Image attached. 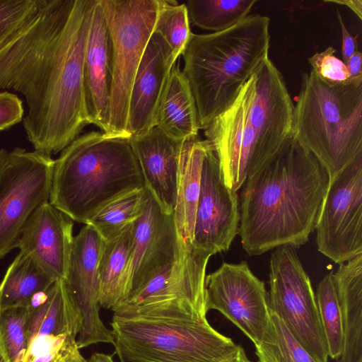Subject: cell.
Instances as JSON below:
<instances>
[{
	"label": "cell",
	"mask_w": 362,
	"mask_h": 362,
	"mask_svg": "<svg viewBox=\"0 0 362 362\" xmlns=\"http://www.w3.org/2000/svg\"><path fill=\"white\" fill-rule=\"evenodd\" d=\"M153 32L163 39L177 58L182 54L193 34L185 4L158 0Z\"/></svg>",
	"instance_id": "32"
},
{
	"label": "cell",
	"mask_w": 362,
	"mask_h": 362,
	"mask_svg": "<svg viewBox=\"0 0 362 362\" xmlns=\"http://www.w3.org/2000/svg\"><path fill=\"white\" fill-rule=\"evenodd\" d=\"M217 362H252L250 361L240 346L238 345L237 348L230 354L219 360Z\"/></svg>",
	"instance_id": "40"
},
{
	"label": "cell",
	"mask_w": 362,
	"mask_h": 362,
	"mask_svg": "<svg viewBox=\"0 0 362 362\" xmlns=\"http://www.w3.org/2000/svg\"><path fill=\"white\" fill-rule=\"evenodd\" d=\"M210 255L192 247L133 292L114 314L145 316L175 305L193 308L206 317V268Z\"/></svg>",
	"instance_id": "12"
},
{
	"label": "cell",
	"mask_w": 362,
	"mask_h": 362,
	"mask_svg": "<svg viewBox=\"0 0 362 362\" xmlns=\"http://www.w3.org/2000/svg\"><path fill=\"white\" fill-rule=\"evenodd\" d=\"M73 238V220L47 201L32 214L16 247L54 279L64 280Z\"/></svg>",
	"instance_id": "18"
},
{
	"label": "cell",
	"mask_w": 362,
	"mask_h": 362,
	"mask_svg": "<svg viewBox=\"0 0 362 362\" xmlns=\"http://www.w3.org/2000/svg\"><path fill=\"white\" fill-rule=\"evenodd\" d=\"M112 45V76L107 134L127 132L132 86L153 32L158 0H99Z\"/></svg>",
	"instance_id": "7"
},
{
	"label": "cell",
	"mask_w": 362,
	"mask_h": 362,
	"mask_svg": "<svg viewBox=\"0 0 362 362\" xmlns=\"http://www.w3.org/2000/svg\"><path fill=\"white\" fill-rule=\"evenodd\" d=\"M23 117L22 100L13 93L0 91V132L21 122Z\"/></svg>",
	"instance_id": "36"
},
{
	"label": "cell",
	"mask_w": 362,
	"mask_h": 362,
	"mask_svg": "<svg viewBox=\"0 0 362 362\" xmlns=\"http://www.w3.org/2000/svg\"><path fill=\"white\" fill-rule=\"evenodd\" d=\"M350 78L353 79L362 78V54L361 52L356 51L345 63Z\"/></svg>",
	"instance_id": "38"
},
{
	"label": "cell",
	"mask_w": 362,
	"mask_h": 362,
	"mask_svg": "<svg viewBox=\"0 0 362 362\" xmlns=\"http://www.w3.org/2000/svg\"><path fill=\"white\" fill-rule=\"evenodd\" d=\"M35 0H0V45L20 25Z\"/></svg>",
	"instance_id": "35"
},
{
	"label": "cell",
	"mask_w": 362,
	"mask_h": 362,
	"mask_svg": "<svg viewBox=\"0 0 362 362\" xmlns=\"http://www.w3.org/2000/svg\"><path fill=\"white\" fill-rule=\"evenodd\" d=\"M239 223L238 192L225 184L215 151L207 141L192 247L211 256L227 251L238 234Z\"/></svg>",
	"instance_id": "14"
},
{
	"label": "cell",
	"mask_w": 362,
	"mask_h": 362,
	"mask_svg": "<svg viewBox=\"0 0 362 362\" xmlns=\"http://www.w3.org/2000/svg\"><path fill=\"white\" fill-rule=\"evenodd\" d=\"M330 182L326 168L292 136L242 186L238 235L251 256L299 247L315 230Z\"/></svg>",
	"instance_id": "2"
},
{
	"label": "cell",
	"mask_w": 362,
	"mask_h": 362,
	"mask_svg": "<svg viewBox=\"0 0 362 362\" xmlns=\"http://www.w3.org/2000/svg\"><path fill=\"white\" fill-rule=\"evenodd\" d=\"M29 348L27 307L0 309V352L7 362H25Z\"/></svg>",
	"instance_id": "33"
},
{
	"label": "cell",
	"mask_w": 362,
	"mask_h": 362,
	"mask_svg": "<svg viewBox=\"0 0 362 362\" xmlns=\"http://www.w3.org/2000/svg\"><path fill=\"white\" fill-rule=\"evenodd\" d=\"M337 18L340 25L342 35L341 53L343 62L347 60L356 52L355 39L351 35L344 23L342 16L339 11H337Z\"/></svg>",
	"instance_id": "37"
},
{
	"label": "cell",
	"mask_w": 362,
	"mask_h": 362,
	"mask_svg": "<svg viewBox=\"0 0 362 362\" xmlns=\"http://www.w3.org/2000/svg\"><path fill=\"white\" fill-rule=\"evenodd\" d=\"M269 320L255 346L258 362H317L294 338L279 316L269 309Z\"/></svg>",
	"instance_id": "30"
},
{
	"label": "cell",
	"mask_w": 362,
	"mask_h": 362,
	"mask_svg": "<svg viewBox=\"0 0 362 362\" xmlns=\"http://www.w3.org/2000/svg\"><path fill=\"white\" fill-rule=\"evenodd\" d=\"M95 0H35L0 45V90L25 98L23 119L35 150L61 152L88 124L83 59Z\"/></svg>",
	"instance_id": "1"
},
{
	"label": "cell",
	"mask_w": 362,
	"mask_h": 362,
	"mask_svg": "<svg viewBox=\"0 0 362 362\" xmlns=\"http://www.w3.org/2000/svg\"><path fill=\"white\" fill-rule=\"evenodd\" d=\"M336 49L328 47L308 58L314 73L323 81L330 84L344 83L350 80V75L345 63L338 59Z\"/></svg>",
	"instance_id": "34"
},
{
	"label": "cell",
	"mask_w": 362,
	"mask_h": 362,
	"mask_svg": "<svg viewBox=\"0 0 362 362\" xmlns=\"http://www.w3.org/2000/svg\"><path fill=\"white\" fill-rule=\"evenodd\" d=\"M0 362H7L4 356L0 352Z\"/></svg>",
	"instance_id": "43"
},
{
	"label": "cell",
	"mask_w": 362,
	"mask_h": 362,
	"mask_svg": "<svg viewBox=\"0 0 362 362\" xmlns=\"http://www.w3.org/2000/svg\"><path fill=\"white\" fill-rule=\"evenodd\" d=\"M155 127L169 136L184 141L197 138L200 129L192 89L177 62L163 92Z\"/></svg>",
	"instance_id": "25"
},
{
	"label": "cell",
	"mask_w": 362,
	"mask_h": 362,
	"mask_svg": "<svg viewBox=\"0 0 362 362\" xmlns=\"http://www.w3.org/2000/svg\"><path fill=\"white\" fill-rule=\"evenodd\" d=\"M148 195L146 187L124 194L103 207L86 224L92 226L103 241L110 240L141 215Z\"/></svg>",
	"instance_id": "28"
},
{
	"label": "cell",
	"mask_w": 362,
	"mask_h": 362,
	"mask_svg": "<svg viewBox=\"0 0 362 362\" xmlns=\"http://www.w3.org/2000/svg\"><path fill=\"white\" fill-rule=\"evenodd\" d=\"M146 187L167 214H173L182 151L185 141L172 138L157 127L131 136Z\"/></svg>",
	"instance_id": "21"
},
{
	"label": "cell",
	"mask_w": 362,
	"mask_h": 362,
	"mask_svg": "<svg viewBox=\"0 0 362 362\" xmlns=\"http://www.w3.org/2000/svg\"><path fill=\"white\" fill-rule=\"evenodd\" d=\"M134 222L115 238L103 241L98 264L100 306L116 310L125 300L124 282L134 242Z\"/></svg>",
	"instance_id": "26"
},
{
	"label": "cell",
	"mask_w": 362,
	"mask_h": 362,
	"mask_svg": "<svg viewBox=\"0 0 362 362\" xmlns=\"http://www.w3.org/2000/svg\"><path fill=\"white\" fill-rule=\"evenodd\" d=\"M269 284V309L317 362H328L316 298L294 247L281 246L272 254Z\"/></svg>",
	"instance_id": "9"
},
{
	"label": "cell",
	"mask_w": 362,
	"mask_h": 362,
	"mask_svg": "<svg viewBox=\"0 0 362 362\" xmlns=\"http://www.w3.org/2000/svg\"><path fill=\"white\" fill-rule=\"evenodd\" d=\"M103 243L96 230L85 224L74 236L68 270L63 280L83 318L76 338L79 349L98 343H113L111 331L100 315L98 264Z\"/></svg>",
	"instance_id": "15"
},
{
	"label": "cell",
	"mask_w": 362,
	"mask_h": 362,
	"mask_svg": "<svg viewBox=\"0 0 362 362\" xmlns=\"http://www.w3.org/2000/svg\"><path fill=\"white\" fill-rule=\"evenodd\" d=\"M292 136L333 178L362 156V78L330 84L303 73Z\"/></svg>",
	"instance_id": "5"
},
{
	"label": "cell",
	"mask_w": 362,
	"mask_h": 362,
	"mask_svg": "<svg viewBox=\"0 0 362 362\" xmlns=\"http://www.w3.org/2000/svg\"><path fill=\"white\" fill-rule=\"evenodd\" d=\"M177 59L163 39L153 32L131 88L127 118L130 137L156 126L158 107Z\"/></svg>",
	"instance_id": "19"
},
{
	"label": "cell",
	"mask_w": 362,
	"mask_h": 362,
	"mask_svg": "<svg viewBox=\"0 0 362 362\" xmlns=\"http://www.w3.org/2000/svg\"><path fill=\"white\" fill-rule=\"evenodd\" d=\"M144 187L129 138L89 132L54 160L49 202L71 220L86 224L110 202Z\"/></svg>",
	"instance_id": "3"
},
{
	"label": "cell",
	"mask_w": 362,
	"mask_h": 362,
	"mask_svg": "<svg viewBox=\"0 0 362 362\" xmlns=\"http://www.w3.org/2000/svg\"><path fill=\"white\" fill-rule=\"evenodd\" d=\"M112 76V45L99 0H95L83 59V94L88 124L107 134Z\"/></svg>",
	"instance_id": "20"
},
{
	"label": "cell",
	"mask_w": 362,
	"mask_h": 362,
	"mask_svg": "<svg viewBox=\"0 0 362 362\" xmlns=\"http://www.w3.org/2000/svg\"><path fill=\"white\" fill-rule=\"evenodd\" d=\"M205 308L216 310L257 345L269 320L267 293L247 263L223 262L205 278Z\"/></svg>",
	"instance_id": "13"
},
{
	"label": "cell",
	"mask_w": 362,
	"mask_h": 362,
	"mask_svg": "<svg viewBox=\"0 0 362 362\" xmlns=\"http://www.w3.org/2000/svg\"><path fill=\"white\" fill-rule=\"evenodd\" d=\"M26 307L29 332L27 356L49 349L64 337L76 339L83 318L63 280H57Z\"/></svg>",
	"instance_id": "22"
},
{
	"label": "cell",
	"mask_w": 362,
	"mask_h": 362,
	"mask_svg": "<svg viewBox=\"0 0 362 362\" xmlns=\"http://www.w3.org/2000/svg\"><path fill=\"white\" fill-rule=\"evenodd\" d=\"M315 229L319 252L335 263L362 253V156L330 179Z\"/></svg>",
	"instance_id": "10"
},
{
	"label": "cell",
	"mask_w": 362,
	"mask_h": 362,
	"mask_svg": "<svg viewBox=\"0 0 362 362\" xmlns=\"http://www.w3.org/2000/svg\"><path fill=\"white\" fill-rule=\"evenodd\" d=\"M207 141L197 137L184 143L178 175L174 219L180 247H192L194 226L200 192L201 172Z\"/></svg>",
	"instance_id": "24"
},
{
	"label": "cell",
	"mask_w": 362,
	"mask_h": 362,
	"mask_svg": "<svg viewBox=\"0 0 362 362\" xmlns=\"http://www.w3.org/2000/svg\"><path fill=\"white\" fill-rule=\"evenodd\" d=\"M339 264L332 272L343 337L337 362H362V253Z\"/></svg>",
	"instance_id": "23"
},
{
	"label": "cell",
	"mask_w": 362,
	"mask_h": 362,
	"mask_svg": "<svg viewBox=\"0 0 362 362\" xmlns=\"http://www.w3.org/2000/svg\"><path fill=\"white\" fill-rule=\"evenodd\" d=\"M270 19L247 16L221 32L192 34L182 54L200 129L227 110L242 87L268 57Z\"/></svg>",
	"instance_id": "4"
},
{
	"label": "cell",
	"mask_w": 362,
	"mask_h": 362,
	"mask_svg": "<svg viewBox=\"0 0 362 362\" xmlns=\"http://www.w3.org/2000/svg\"><path fill=\"white\" fill-rule=\"evenodd\" d=\"M254 74L256 81L249 121L271 156L292 136L294 105L281 73L269 57Z\"/></svg>",
	"instance_id": "17"
},
{
	"label": "cell",
	"mask_w": 362,
	"mask_h": 362,
	"mask_svg": "<svg viewBox=\"0 0 362 362\" xmlns=\"http://www.w3.org/2000/svg\"><path fill=\"white\" fill-rule=\"evenodd\" d=\"M134 231L133 247L124 282L125 300L183 251L173 213H165L149 191L144 209L134 222Z\"/></svg>",
	"instance_id": "16"
},
{
	"label": "cell",
	"mask_w": 362,
	"mask_h": 362,
	"mask_svg": "<svg viewBox=\"0 0 362 362\" xmlns=\"http://www.w3.org/2000/svg\"><path fill=\"white\" fill-rule=\"evenodd\" d=\"M255 81L253 74L232 105L204 129L218 158L225 184L237 192L270 157L248 117Z\"/></svg>",
	"instance_id": "11"
},
{
	"label": "cell",
	"mask_w": 362,
	"mask_h": 362,
	"mask_svg": "<svg viewBox=\"0 0 362 362\" xmlns=\"http://www.w3.org/2000/svg\"><path fill=\"white\" fill-rule=\"evenodd\" d=\"M54 164L37 150L0 149V259L16 247L32 214L49 201Z\"/></svg>",
	"instance_id": "8"
},
{
	"label": "cell",
	"mask_w": 362,
	"mask_h": 362,
	"mask_svg": "<svg viewBox=\"0 0 362 362\" xmlns=\"http://www.w3.org/2000/svg\"><path fill=\"white\" fill-rule=\"evenodd\" d=\"M111 335L119 362H217L238 346L205 318L113 314Z\"/></svg>",
	"instance_id": "6"
},
{
	"label": "cell",
	"mask_w": 362,
	"mask_h": 362,
	"mask_svg": "<svg viewBox=\"0 0 362 362\" xmlns=\"http://www.w3.org/2000/svg\"><path fill=\"white\" fill-rule=\"evenodd\" d=\"M80 362H115L112 356L103 353H94L88 358L84 357Z\"/></svg>",
	"instance_id": "41"
},
{
	"label": "cell",
	"mask_w": 362,
	"mask_h": 362,
	"mask_svg": "<svg viewBox=\"0 0 362 362\" xmlns=\"http://www.w3.org/2000/svg\"><path fill=\"white\" fill-rule=\"evenodd\" d=\"M257 0H188L185 4L192 25L217 33L249 16Z\"/></svg>",
	"instance_id": "29"
},
{
	"label": "cell",
	"mask_w": 362,
	"mask_h": 362,
	"mask_svg": "<svg viewBox=\"0 0 362 362\" xmlns=\"http://www.w3.org/2000/svg\"><path fill=\"white\" fill-rule=\"evenodd\" d=\"M56 281L30 257L19 252L0 284V309L28 306Z\"/></svg>",
	"instance_id": "27"
},
{
	"label": "cell",
	"mask_w": 362,
	"mask_h": 362,
	"mask_svg": "<svg viewBox=\"0 0 362 362\" xmlns=\"http://www.w3.org/2000/svg\"><path fill=\"white\" fill-rule=\"evenodd\" d=\"M325 3H332L341 4L347 6L358 17L360 20L362 18V1L361 0H327L324 1Z\"/></svg>",
	"instance_id": "39"
},
{
	"label": "cell",
	"mask_w": 362,
	"mask_h": 362,
	"mask_svg": "<svg viewBox=\"0 0 362 362\" xmlns=\"http://www.w3.org/2000/svg\"><path fill=\"white\" fill-rule=\"evenodd\" d=\"M83 356L81 354L79 350L71 353L67 356L62 357L54 362H80Z\"/></svg>",
	"instance_id": "42"
},
{
	"label": "cell",
	"mask_w": 362,
	"mask_h": 362,
	"mask_svg": "<svg viewBox=\"0 0 362 362\" xmlns=\"http://www.w3.org/2000/svg\"><path fill=\"white\" fill-rule=\"evenodd\" d=\"M332 272H330L319 283L316 301L328 356L337 360L341 353L343 337L341 308Z\"/></svg>",
	"instance_id": "31"
}]
</instances>
